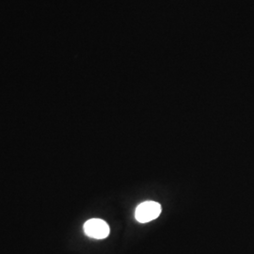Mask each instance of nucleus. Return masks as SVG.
<instances>
[{"instance_id": "1", "label": "nucleus", "mask_w": 254, "mask_h": 254, "mask_svg": "<svg viewBox=\"0 0 254 254\" xmlns=\"http://www.w3.org/2000/svg\"><path fill=\"white\" fill-rule=\"evenodd\" d=\"M161 214V205L155 201H144L136 209L135 217L140 223H147L159 217Z\"/></svg>"}, {"instance_id": "2", "label": "nucleus", "mask_w": 254, "mask_h": 254, "mask_svg": "<svg viewBox=\"0 0 254 254\" xmlns=\"http://www.w3.org/2000/svg\"><path fill=\"white\" fill-rule=\"evenodd\" d=\"M84 233L93 239H105L109 236V224L100 218H91L84 224Z\"/></svg>"}]
</instances>
